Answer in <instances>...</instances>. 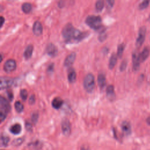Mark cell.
I'll return each mask as SVG.
<instances>
[{"instance_id":"6da1fadb","label":"cell","mask_w":150,"mask_h":150,"mask_svg":"<svg viewBox=\"0 0 150 150\" xmlns=\"http://www.w3.org/2000/svg\"><path fill=\"white\" fill-rule=\"evenodd\" d=\"M62 34L65 42L69 43L79 42L88 35V33L83 32L75 28L71 23H68L64 26Z\"/></svg>"},{"instance_id":"7a4b0ae2","label":"cell","mask_w":150,"mask_h":150,"mask_svg":"<svg viewBox=\"0 0 150 150\" xmlns=\"http://www.w3.org/2000/svg\"><path fill=\"white\" fill-rule=\"evenodd\" d=\"M11 111V105L4 97H0V120L3 122L6 118L8 113Z\"/></svg>"},{"instance_id":"3957f363","label":"cell","mask_w":150,"mask_h":150,"mask_svg":"<svg viewBox=\"0 0 150 150\" xmlns=\"http://www.w3.org/2000/svg\"><path fill=\"white\" fill-rule=\"evenodd\" d=\"M86 24L93 30H99L102 26L101 18L99 15H89L86 19Z\"/></svg>"},{"instance_id":"277c9868","label":"cell","mask_w":150,"mask_h":150,"mask_svg":"<svg viewBox=\"0 0 150 150\" xmlns=\"http://www.w3.org/2000/svg\"><path fill=\"white\" fill-rule=\"evenodd\" d=\"M83 86L88 92H91L95 86V77L91 73H88L84 79Z\"/></svg>"},{"instance_id":"5b68a950","label":"cell","mask_w":150,"mask_h":150,"mask_svg":"<svg viewBox=\"0 0 150 150\" xmlns=\"http://www.w3.org/2000/svg\"><path fill=\"white\" fill-rule=\"evenodd\" d=\"M145 34H146V27L145 26L140 27L138 31V35L136 43V45L138 48H139V47L141 46L143 44L145 38Z\"/></svg>"},{"instance_id":"8992f818","label":"cell","mask_w":150,"mask_h":150,"mask_svg":"<svg viewBox=\"0 0 150 150\" xmlns=\"http://www.w3.org/2000/svg\"><path fill=\"white\" fill-rule=\"evenodd\" d=\"M16 68V63L14 59L7 60L4 65V69L7 73H10L15 70Z\"/></svg>"},{"instance_id":"52a82bcc","label":"cell","mask_w":150,"mask_h":150,"mask_svg":"<svg viewBox=\"0 0 150 150\" xmlns=\"http://www.w3.org/2000/svg\"><path fill=\"white\" fill-rule=\"evenodd\" d=\"M62 130L63 134L66 136L70 135L71 132V125L68 119L64 118L62 121Z\"/></svg>"},{"instance_id":"ba28073f","label":"cell","mask_w":150,"mask_h":150,"mask_svg":"<svg viewBox=\"0 0 150 150\" xmlns=\"http://www.w3.org/2000/svg\"><path fill=\"white\" fill-rule=\"evenodd\" d=\"M0 81H1L0 89L1 90L11 87L14 83V80L13 79L7 77H1L0 79Z\"/></svg>"},{"instance_id":"9c48e42d","label":"cell","mask_w":150,"mask_h":150,"mask_svg":"<svg viewBox=\"0 0 150 150\" xmlns=\"http://www.w3.org/2000/svg\"><path fill=\"white\" fill-rule=\"evenodd\" d=\"M46 53H48V55L51 56V57H55V56L58 55V52L57 47L52 43H49L47 45L46 48Z\"/></svg>"},{"instance_id":"30bf717a","label":"cell","mask_w":150,"mask_h":150,"mask_svg":"<svg viewBox=\"0 0 150 150\" xmlns=\"http://www.w3.org/2000/svg\"><path fill=\"white\" fill-rule=\"evenodd\" d=\"M140 59L139 53L137 51H134L133 53V70L134 71H137L139 69L140 65Z\"/></svg>"},{"instance_id":"8fae6325","label":"cell","mask_w":150,"mask_h":150,"mask_svg":"<svg viewBox=\"0 0 150 150\" xmlns=\"http://www.w3.org/2000/svg\"><path fill=\"white\" fill-rule=\"evenodd\" d=\"M32 31L34 34L37 36H39L42 34L43 27L42 24L39 21H36L34 22L32 27Z\"/></svg>"},{"instance_id":"7c38bea8","label":"cell","mask_w":150,"mask_h":150,"mask_svg":"<svg viewBox=\"0 0 150 150\" xmlns=\"http://www.w3.org/2000/svg\"><path fill=\"white\" fill-rule=\"evenodd\" d=\"M76 57V53L75 52H72L69 54L66 58L65 59L64 61V66L66 67H69L71 66L74 62Z\"/></svg>"},{"instance_id":"4fadbf2b","label":"cell","mask_w":150,"mask_h":150,"mask_svg":"<svg viewBox=\"0 0 150 150\" xmlns=\"http://www.w3.org/2000/svg\"><path fill=\"white\" fill-rule=\"evenodd\" d=\"M121 130L124 135L128 136L131 133V127L130 123L124 121L121 124Z\"/></svg>"},{"instance_id":"5bb4252c","label":"cell","mask_w":150,"mask_h":150,"mask_svg":"<svg viewBox=\"0 0 150 150\" xmlns=\"http://www.w3.org/2000/svg\"><path fill=\"white\" fill-rule=\"evenodd\" d=\"M107 97L109 100L113 101L115 99L116 95L114 91V88L113 85H109L106 90Z\"/></svg>"},{"instance_id":"9a60e30c","label":"cell","mask_w":150,"mask_h":150,"mask_svg":"<svg viewBox=\"0 0 150 150\" xmlns=\"http://www.w3.org/2000/svg\"><path fill=\"white\" fill-rule=\"evenodd\" d=\"M150 49L148 46H145L141 53H139V59L141 62L145 61L149 55Z\"/></svg>"},{"instance_id":"2e32d148","label":"cell","mask_w":150,"mask_h":150,"mask_svg":"<svg viewBox=\"0 0 150 150\" xmlns=\"http://www.w3.org/2000/svg\"><path fill=\"white\" fill-rule=\"evenodd\" d=\"M63 104V100L60 97H56L52 101V106L55 109H59Z\"/></svg>"},{"instance_id":"e0dca14e","label":"cell","mask_w":150,"mask_h":150,"mask_svg":"<svg viewBox=\"0 0 150 150\" xmlns=\"http://www.w3.org/2000/svg\"><path fill=\"white\" fill-rule=\"evenodd\" d=\"M33 51H34V46L32 45H28L26 47V48L25 49V52L24 53V56L25 59H29L30 58H31L32 55Z\"/></svg>"},{"instance_id":"ac0fdd59","label":"cell","mask_w":150,"mask_h":150,"mask_svg":"<svg viewBox=\"0 0 150 150\" xmlns=\"http://www.w3.org/2000/svg\"><path fill=\"white\" fill-rule=\"evenodd\" d=\"M21 130H22V127L20 124H15L12 126L10 127V128H9L10 132L15 135L20 134L21 132Z\"/></svg>"},{"instance_id":"d6986e66","label":"cell","mask_w":150,"mask_h":150,"mask_svg":"<svg viewBox=\"0 0 150 150\" xmlns=\"http://www.w3.org/2000/svg\"><path fill=\"white\" fill-rule=\"evenodd\" d=\"M97 81H98L99 86L101 89H103L105 87L106 84V79L104 74H100L97 78Z\"/></svg>"},{"instance_id":"ffe728a7","label":"cell","mask_w":150,"mask_h":150,"mask_svg":"<svg viewBox=\"0 0 150 150\" xmlns=\"http://www.w3.org/2000/svg\"><path fill=\"white\" fill-rule=\"evenodd\" d=\"M117 55H116L114 53H113L111 55L109 61V66L110 69H112L114 68L115 65L117 63Z\"/></svg>"},{"instance_id":"44dd1931","label":"cell","mask_w":150,"mask_h":150,"mask_svg":"<svg viewBox=\"0 0 150 150\" xmlns=\"http://www.w3.org/2000/svg\"><path fill=\"white\" fill-rule=\"evenodd\" d=\"M68 80L70 83H74L76 80V73L74 69L69 70L68 73Z\"/></svg>"},{"instance_id":"7402d4cb","label":"cell","mask_w":150,"mask_h":150,"mask_svg":"<svg viewBox=\"0 0 150 150\" xmlns=\"http://www.w3.org/2000/svg\"><path fill=\"white\" fill-rule=\"evenodd\" d=\"M22 9L25 14L30 13L32 10V5L30 3H25L22 5Z\"/></svg>"},{"instance_id":"603a6c76","label":"cell","mask_w":150,"mask_h":150,"mask_svg":"<svg viewBox=\"0 0 150 150\" xmlns=\"http://www.w3.org/2000/svg\"><path fill=\"white\" fill-rule=\"evenodd\" d=\"M125 44L122 43L121 44H120L118 46V48H117V55L118 56L119 58H121L122 56H123V52H124V50L125 49Z\"/></svg>"},{"instance_id":"cb8c5ba5","label":"cell","mask_w":150,"mask_h":150,"mask_svg":"<svg viewBox=\"0 0 150 150\" xmlns=\"http://www.w3.org/2000/svg\"><path fill=\"white\" fill-rule=\"evenodd\" d=\"M29 147L30 148L38 150V149L41 148L42 144H41V143H40L39 141H35V142H33V143H30L29 144Z\"/></svg>"},{"instance_id":"d4e9b609","label":"cell","mask_w":150,"mask_h":150,"mask_svg":"<svg viewBox=\"0 0 150 150\" xmlns=\"http://www.w3.org/2000/svg\"><path fill=\"white\" fill-rule=\"evenodd\" d=\"M105 6V2L103 0H99L96 3V9L97 12H100Z\"/></svg>"},{"instance_id":"484cf974","label":"cell","mask_w":150,"mask_h":150,"mask_svg":"<svg viewBox=\"0 0 150 150\" xmlns=\"http://www.w3.org/2000/svg\"><path fill=\"white\" fill-rule=\"evenodd\" d=\"M15 108L16 111L20 113L23 110H24V106L20 101H16L15 103Z\"/></svg>"},{"instance_id":"4316f807","label":"cell","mask_w":150,"mask_h":150,"mask_svg":"<svg viewBox=\"0 0 150 150\" xmlns=\"http://www.w3.org/2000/svg\"><path fill=\"white\" fill-rule=\"evenodd\" d=\"M9 141V138L7 136H4L3 134L1 135V143L3 146H7Z\"/></svg>"},{"instance_id":"83f0119b","label":"cell","mask_w":150,"mask_h":150,"mask_svg":"<svg viewBox=\"0 0 150 150\" xmlns=\"http://www.w3.org/2000/svg\"><path fill=\"white\" fill-rule=\"evenodd\" d=\"M149 3H150L149 0H144V1H142L139 4L138 8L140 9V10H143V9H144L145 8H146L148 6Z\"/></svg>"},{"instance_id":"f1b7e54d","label":"cell","mask_w":150,"mask_h":150,"mask_svg":"<svg viewBox=\"0 0 150 150\" xmlns=\"http://www.w3.org/2000/svg\"><path fill=\"white\" fill-rule=\"evenodd\" d=\"M39 118V114L38 112H34L32 114L31 116V120L32 122L34 124H36L38 122V120Z\"/></svg>"},{"instance_id":"f546056e","label":"cell","mask_w":150,"mask_h":150,"mask_svg":"<svg viewBox=\"0 0 150 150\" xmlns=\"http://www.w3.org/2000/svg\"><path fill=\"white\" fill-rule=\"evenodd\" d=\"M20 96L22 98V99L24 101H25L27 99L28 97V91L26 89H22L20 91Z\"/></svg>"},{"instance_id":"4dcf8cb0","label":"cell","mask_w":150,"mask_h":150,"mask_svg":"<svg viewBox=\"0 0 150 150\" xmlns=\"http://www.w3.org/2000/svg\"><path fill=\"white\" fill-rule=\"evenodd\" d=\"M24 141V139L23 138H20L15 139L14 141L13 142V145L15 146H18L20 145Z\"/></svg>"},{"instance_id":"1f68e13d","label":"cell","mask_w":150,"mask_h":150,"mask_svg":"<svg viewBox=\"0 0 150 150\" xmlns=\"http://www.w3.org/2000/svg\"><path fill=\"white\" fill-rule=\"evenodd\" d=\"M107 35L105 31H103L101 32L100 33L99 36V39L100 41H103L106 39Z\"/></svg>"},{"instance_id":"d6a6232c","label":"cell","mask_w":150,"mask_h":150,"mask_svg":"<svg viewBox=\"0 0 150 150\" xmlns=\"http://www.w3.org/2000/svg\"><path fill=\"white\" fill-rule=\"evenodd\" d=\"M127 61L126 60H124L121 63L120 67V70L121 71H124L127 68Z\"/></svg>"},{"instance_id":"836d02e7","label":"cell","mask_w":150,"mask_h":150,"mask_svg":"<svg viewBox=\"0 0 150 150\" xmlns=\"http://www.w3.org/2000/svg\"><path fill=\"white\" fill-rule=\"evenodd\" d=\"M54 70V63H51L47 69V72L49 74H51L53 73Z\"/></svg>"},{"instance_id":"e575fe53","label":"cell","mask_w":150,"mask_h":150,"mask_svg":"<svg viewBox=\"0 0 150 150\" xmlns=\"http://www.w3.org/2000/svg\"><path fill=\"white\" fill-rule=\"evenodd\" d=\"M25 128H26V130L28 131H32V126L30 123H29V122H26Z\"/></svg>"},{"instance_id":"d590c367","label":"cell","mask_w":150,"mask_h":150,"mask_svg":"<svg viewBox=\"0 0 150 150\" xmlns=\"http://www.w3.org/2000/svg\"><path fill=\"white\" fill-rule=\"evenodd\" d=\"M35 102V97L34 95H32L29 99V103L30 105L34 104Z\"/></svg>"},{"instance_id":"8d00e7d4","label":"cell","mask_w":150,"mask_h":150,"mask_svg":"<svg viewBox=\"0 0 150 150\" xmlns=\"http://www.w3.org/2000/svg\"><path fill=\"white\" fill-rule=\"evenodd\" d=\"M7 96H8V97L9 100L12 101L13 100L14 95H13V93L11 91H7Z\"/></svg>"},{"instance_id":"74e56055","label":"cell","mask_w":150,"mask_h":150,"mask_svg":"<svg viewBox=\"0 0 150 150\" xmlns=\"http://www.w3.org/2000/svg\"><path fill=\"white\" fill-rule=\"evenodd\" d=\"M107 3L109 7H110V8L113 7V5L114 4V0H107Z\"/></svg>"},{"instance_id":"f35d334b","label":"cell","mask_w":150,"mask_h":150,"mask_svg":"<svg viewBox=\"0 0 150 150\" xmlns=\"http://www.w3.org/2000/svg\"><path fill=\"white\" fill-rule=\"evenodd\" d=\"M1 20V22H0L1 23V27H2V26L3 25L4 22H5V19L3 16H1V20Z\"/></svg>"},{"instance_id":"ab89813d","label":"cell","mask_w":150,"mask_h":150,"mask_svg":"<svg viewBox=\"0 0 150 150\" xmlns=\"http://www.w3.org/2000/svg\"><path fill=\"white\" fill-rule=\"evenodd\" d=\"M147 123L148 125H150V117H149L147 118Z\"/></svg>"},{"instance_id":"60d3db41","label":"cell","mask_w":150,"mask_h":150,"mask_svg":"<svg viewBox=\"0 0 150 150\" xmlns=\"http://www.w3.org/2000/svg\"><path fill=\"white\" fill-rule=\"evenodd\" d=\"M80 150H89V149L88 148H87V147H82Z\"/></svg>"},{"instance_id":"b9f144b4","label":"cell","mask_w":150,"mask_h":150,"mask_svg":"<svg viewBox=\"0 0 150 150\" xmlns=\"http://www.w3.org/2000/svg\"><path fill=\"white\" fill-rule=\"evenodd\" d=\"M149 21H150V15H149Z\"/></svg>"}]
</instances>
